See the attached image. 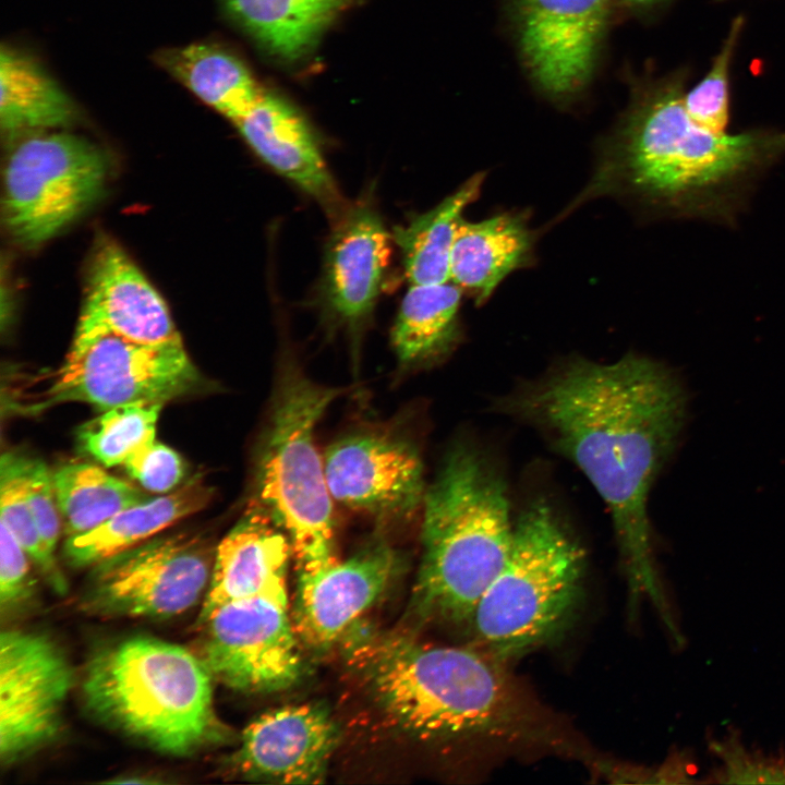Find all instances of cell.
Wrapping results in <instances>:
<instances>
[{"instance_id": "6da1fadb", "label": "cell", "mask_w": 785, "mask_h": 785, "mask_svg": "<svg viewBox=\"0 0 785 785\" xmlns=\"http://www.w3.org/2000/svg\"><path fill=\"white\" fill-rule=\"evenodd\" d=\"M505 403L591 482L611 512L631 593L661 602L648 499L687 423L678 375L633 353L613 363L573 358Z\"/></svg>"}, {"instance_id": "7a4b0ae2", "label": "cell", "mask_w": 785, "mask_h": 785, "mask_svg": "<svg viewBox=\"0 0 785 785\" xmlns=\"http://www.w3.org/2000/svg\"><path fill=\"white\" fill-rule=\"evenodd\" d=\"M684 94L680 78H667L633 97L577 203L608 194L673 218L736 221L785 155V132L710 130L688 114Z\"/></svg>"}, {"instance_id": "3957f363", "label": "cell", "mask_w": 785, "mask_h": 785, "mask_svg": "<svg viewBox=\"0 0 785 785\" xmlns=\"http://www.w3.org/2000/svg\"><path fill=\"white\" fill-rule=\"evenodd\" d=\"M422 506L414 603L426 617L471 623L511 550L515 521L505 481L471 445H455Z\"/></svg>"}, {"instance_id": "277c9868", "label": "cell", "mask_w": 785, "mask_h": 785, "mask_svg": "<svg viewBox=\"0 0 785 785\" xmlns=\"http://www.w3.org/2000/svg\"><path fill=\"white\" fill-rule=\"evenodd\" d=\"M351 654L384 711L416 736L485 737L523 717L515 687L490 655L399 636L363 641Z\"/></svg>"}, {"instance_id": "5b68a950", "label": "cell", "mask_w": 785, "mask_h": 785, "mask_svg": "<svg viewBox=\"0 0 785 785\" xmlns=\"http://www.w3.org/2000/svg\"><path fill=\"white\" fill-rule=\"evenodd\" d=\"M201 659L178 644L133 637L98 650L87 663L86 705L114 729L171 756L218 741L212 680Z\"/></svg>"}, {"instance_id": "8992f818", "label": "cell", "mask_w": 785, "mask_h": 785, "mask_svg": "<svg viewBox=\"0 0 785 785\" xmlns=\"http://www.w3.org/2000/svg\"><path fill=\"white\" fill-rule=\"evenodd\" d=\"M583 572L579 542L545 500L531 503L470 623L481 647L500 662L556 638L576 611Z\"/></svg>"}, {"instance_id": "52a82bcc", "label": "cell", "mask_w": 785, "mask_h": 785, "mask_svg": "<svg viewBox=\"0 0 785 785\" xmlns=\"http://www.w3.org/2000/svg\"><path fill=\"white\" fill-rule=\"evenodd\" d=\"M341 392L314 383L297 366H287L258 454L256 502L288 535L299 572L336 559L333 497L314 432Z\"/></svg>"}, {"instance_id": "ba28073f", "label": "cell", "mask_w": 785, "mask_h": 785, "mask_svg": "<svg viewBox=\"0 0 785 785\" xmlns=\"http://www.w3.org/2000/svg\"><path fill=\"white\" fill-rule=\"evenodd\" d=\"M107 174L105 155L84 138L68 133L25 138L4 168L8 230L26 246L51 239L100 196Z\"/></svg>"}, {"instance_id": "9c48e42d", "label": "cell", "mask_w": 785, "mask_h": 785, "mask_svg": "<svg viewBox=\"0 0 785 785\" xmlns=\"http://www.w3.org/2000/svg\"><path fill=\"white\" fill-rule=\"evenodd\" d=\"M198 383L182 342L149 345L99 334L73 339L38 407L76 401L104 412L135 402L164 404Z\"/></svg>"}, {"instance_id": "30bf717a", "label": "cell", "mask_w": 785, "mask_h": 785, "mask_svg": "<svg viewBox=\"0 0 785 785\" xmlns=\"http://www.w3.org/2000/svg\"><path fill=\"white\" fill-rule=\"evenodd\" d=\"M214 558L201 534L152 538L94 565L82 605L109 617L179 615L206 594Z\"/></svg>"}, {"instance_id": "8fae6325", "label": "cell", "mask_w": 785, "mask_h": 785, "mask_svg": "<svg viewBox=\"0 0 785 785\" xmlns=\"http://www.w3.org/2000/svg\"><path fill=\"white\" fill-rule=\"evenodd\" d=\"M201 659L212 676L242 692L292 686L303 672L288 599L256 596L225 604L205 619Z\"/></svg>"}, {"instance_id": "7c38bea8", "label": "cell", "mask_w": 785, "mask_h": 785, "mask_svg": "<svg viewBox=\"0 0 785 785\" xmlns=\"http://www.w3.org/2000/svg\"><path fill=\"white\" fill-rule=\"evenodd\" d=\"M73 685L67 656L39 632L0 635V761L10 766L52 741Z\"/></svg>"}, {"instance_id": "4fadbf2b", "label": "cell", "mask_w": 785, "mask_h": 785, "mask_svg": "<svg viewBox=\"0 0 785 785\" xmlns=\"http://www.w3.org/2000/svg\"><path fill=\"white\" fill-rule=\"evenodd\" d=\"M530 77L566 99L590 81L608 22L609 0H507Z\"/></svg>"}, {"instance_id": "5bb4252c", "label": "cell", "mask_w": 785, "mask_h": 785, "mask_svg": "<svg viewBox=\"0 0 785 785\" xmlns=\"http://www.w3.org/2000/svg\"><path fill=\"white\" fill-rule=\"evenodd\" d=\"M331 497L377 519L411 516L423 505V464L414 444L384 432L340 438L324 455Z\"/></svg>"}, {"instance_id": "9a60e30c", "label": "cell", "mask_w": 785, "mask_h": 785, "mask_svg": "<svg viewBox=\"0 0 785 785\" xmlns=\"http://www.w3.org/2000/svg\"><path fill=\"white\" fill-rule=\"evenodd\" d=\"M398 558L382 540L351 557L300 571L293 626L299 640L314 650L330 647L390 582Z\"/></svg>"}, {"instance_id": "2e32d148", "label": "cell", "mask_w": 785, "mask_h": 785, "mask_svg": "<svg viewBox=\"0 0 785 785\" xmlns=\"http://www.w3.org/2000/svg\"><path fill=\"white\" fill-rule=\"evenodd\" d=\"M338 738V727L322 705L278 708L244 728L232 768L251 780L322 783Z\"/></svg>"}, {"instance_id": "e0dca14e", "label": "cell", "mask_w": 785, "mask_h": 785, "mask_svg": "<svg viewBox=\"0 0 785 785\" xmlns=\"http://www.w3.org/2000/svg\"><path fill=\"white\" fill-rule=\"evenodd\" d=\"M99 334L149 345L182 342L159 293L113 243L102 244L93 258L74 338Z\"/></svg>"}, {"instance_id": "ac0fdd59", "label": "cell", "mask_w": 785, "mask_h": 785, "mask_svg": "<svg viewBox=\"0 0 785 785\" xmlns=\"http://www.w3.org/2000/svg\"><path fill=\"white\" fill-rule=\"evenodd\" d=\"M327 242L321 298L326 311L348 326L371 315L383 289L390 237L367 203L343 208Z\"/></svg>"}, {"instance_id": "d6986e66", "label": "cell", "mask_w": 785, "mask_h": 785, "mask_svg": "<svg viewBox=\"0 0 785 785\" xmlns=\"http://www.w3.org/2000/svg\"><path fill=\"white\" fill-rule=\"evenodd\" d=\"M290 541L256 500L215 550L210 582L198 621L230 602L273 596L288 599Z\"/></svg>"}, {"instance_id": "ffe728a7", "label": "cell", "mask_w": 785, "mask_h": 785, "mask_svg": "<svg viewBox=\"0 0 785 785\" xmlns=\"http://www.w3.org/2000/svg\"><path fill=\"white\" fill-rule=\"evenodd\" d=\"M234 124L267 166L319 202L334 217L340 214L341 196L318 142L290 104L264 92Z\"/></svg>"}, {"instance_id": "44dd1931", "label": "cell", "mask_w": 785, "mask_h": 785, "mask_svg": "<svg viewBox=\"0 0 785 785\" xmlns=\"http://www.w3.org/2000/svg\"><path fill=\"white\" fill-rule=\"evenodd\" d=\"M534 235L522 214L507 212L457 227L450 281L484 303L514 270L532 261Z\"/></svg>"}, {"instance_id": "7402d4cb", "label": "cell", "mask_w": 785, "mask_h": 785, "mask_svg": "<svg viewBox=\"0 0 785 785\" xmlns=\"http://www.w3.org/2000/svg\"><path fill=\"white\" fill-rule=\"evenodd\" d=\"M213 488L201 475L170 493L128 507L88 532L67 538L64 556L73 567H89L154 538L205 508Z\"/></svg>"}, {"instance_id": "603a6c76", "label": "cell", "mask_w": 785, "mask_h": 785, "mask_svg": "<svg viewBox=\"0 0 785 785\" xmlns=\"http://www.w3.org/2000/svg\"><path fill=\"white\" fill-rule=\"evenodd\" d=\"M484 181L476 173L432 209L394 230L410 285L450 281V256L456 230L466 208L474 202Z\"/></svg>"}, {"instance_id": "cb8c5ba5", "label": "cell", "mask_w": 785, "mask_h": 785, "mask_svg": "<svg viewBox=\"0 0 785 785\" xmlns=\"http://www.w3.org/2000/svg\"><path fill=\"white\" fill-rule=\"evenodd\" d=\"M462 290L451 281L410 285L391 329V343L403 365L434 361L459 337Z\"/></svg>"}, {"instance_id": "d4e9b609", "label": "cell", "mask_w": 785, "mask_h": 785, "mask_svg": "<svg viewBox=\"0 0 785 785\" xmlns=\"http://www.w3.org/2000/svg\"><path fill=\"white\" fill-rule=\"evenodd\" d=\"M233 16L268 50L289 60L318 40L351 0H225Z\"/></svg>"}, {"instance_id": "484cf974", "label": "cell", "mask_w": 785, "mask_h": 785, "mask_svg": "<svg viewBox=\"0 0 785 785\" xmlns=\"http://www.w3.org/2000/svg\"><path fill=\"white\" fill-rule=\"evenodd\" d=\"M161 61L200 99L233 123L265 92L241 60L217 46L190 45L166 52Z\"/></svg>"}, {"instance_id": "4316f807", "label": "cell", "mask_w": 785, "mask_h": 785, "mask_svg": "<svg viewBox=\"0 0 785 785\" xmlns=\"http://www.w3.org/2000/svg\"><path fill=\"white\" fill-rule=\"evenodd\" d=\"M0 122L16 134L69 124L73 106L60 87L32 60L2 47L0 53Z\"/></svg>"}, {"instance_id": "83f0119b", "label": "cell", "mask_w": 785, "mask_h": 785, "mask_svg": "<svg viewBox=\"0 0 785 785\" xmlns=\"http://www.w3.org/2000/svg\"><path fill=\"white\" fill-rule=\"evenodd\" d=\"M52 480L67 538L88 532L117 512L150 498L90 463H67L52 473Z\"/></svg>"}, {"instance_id": "f1b7e54d", "label": "cell", "mask_w": 785, "mask_h": 785, "mask_svg": "<svg viewBox=\"0 0 785 785\" xmlns=\"http://www.w3.org/2000/svg\"><path fill=\"white\" fill-rule=\"evenodd\" d=\"M161 408L162 403L135 402L106 410L80 426L78 444L105 467L124 464L138 449L156 440Z\"/></svg>"}, {"instance_id": "f546056e", "label": "cell", "mask_w": 785, "mask_h": 785, "mask_svg": "<svg viewBox=\"0 0 785 785\" xmlns=\"http://www.w3.org/2000/svg\"><path fill=\"white\" fill-rule=\"evenodd\" d=\"M26 456L5 452L0 460V516L17 542L36 564L51 588L60 594L68 584L55 554L46 547L26 495Z\"/></svg>"}, {"instance_id": "4dcf8cb0", "label": "cell", "mask_w": 785, "mask_h": 785, "mask_svg": "<svg viewBox=\"0 0 785 785\" xmlns=\"http://www.w3.org/2000/svg\"><path fill=\"white\" fill-rule=\"evenodd\" d=\"M741 28L742 19L737 17L706 75L684 94V106L688 114L699 124L713 131L726 132L728 124L729 68Z\"/></svg>"}, {"instance_id": "1f68e13d", "label": "cell", "mask_w": 785, "mask_h": 785, "mask_svg": "<svg viewBox=\"0 0 785 785\" xmlns=\"http://www.w3.org/2000/svg\"><path fill=\"white\" fill-rule=\"evenodd\" d=\"M123 467L142 487L157 494H167L179 487L184 475L181 457L156 440L138 449Z\"/></svg>"}, {"instance_id": "d6a6232c", "label": "cell", "mask_w": 785, "mask_h": 785, "mask_svg": "<svg viewBox=\"0 0 785 785\" xmlns=\"http://www.w3.org/2000/svg\"><path fill=\"white\" fill-rule=\"evenodd\" d=\"M26 495L40 536L48 551L55 554L62 520L57 504L52 472L40 460L28 458Z\"/></svg>"}, {"instance_id": "836d02e7", "label": "cell", "mask_w": 785, "mask_h": 785, "mask_svg": "<svg viewBox=\"0 0 785 785\" xmlns=\"http://www.w3.org/2000/svg\"><path fill=\"white\" fill-rule=\"evenodd\" d=\"M29 556L12 532L0 527V605L1 611H12L32 594Z\"/></svg>"}, {"instance_id": "e575fe53", "label": "cell", "mask_w": 785, "mask_h": 785, "mask_svg": "<svg viewBox=\"0 0 785 785\" xmlns=\"http://www.w3.org/2000/svg\"><path fill=\"white\" fill-rule=\"evenodd\" d=\"M621 4L632 9H644L661 3L665 0H617Z\"/></svg>"}]
</instances>
